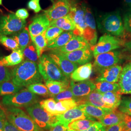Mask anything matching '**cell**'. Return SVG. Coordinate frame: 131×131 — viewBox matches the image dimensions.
I'll list each match as a JSON object with an SVG mask.
<instances>
[{"label": "cell", "instance_id": "d6986e66", "mask_svg": "<svg viewBox=\"0 0 131 131\" xmlns=\"http://www.w3.org/2000/svg\"><path fill=\"white\" fill-rule=\"evenodd\" d=\"M122 68L120 65L113 66L100 71V73L96 81L98 82H106L115 83L118 82Z\"/></svg>", "mask_w": 131, "mask_h": 131}, {"label": "cell", "instance_id": "f546056e", "mask_svg": "<svg viewBox=\"0 0 131 131\" xmlns=\"http://www.w3.org/2000/svg\"><path fill=\"white\" fill-rule=\"evenodd\" d=\"M122 94L119 91L108 92L103 94L104 102L106 103L112 109H116L119 107L122 102Z\"/></svg>", "mask_w": 131, "mask_h": 131}, {"label": "cell", "instance_id": "ac0fdd59", "mask_svg": "<svg viewBox=\"0 0 131 131\" xmlns=\"http://www.w3.org/2000/svg\"><path fill=\"white\" fill-rule=\"evenodd\" d=\"M91 45L82 37L74 36L69 42L63 47L54 49L52 52L57 53H68L85 48H90Z\"/></svg>", "mask_w": 131, "mask_h": 131}, {"label": "cell", "instance_id": "ba28073f", "mask_svg": "<svg viewBox=\"0 0 131 131\" xmlns=\"http://www.w3.org/2000/svg\"><path fill=\"white\" fill-rule=\"evenodd\" d=\"M123 41L116 37L104 35L100 38L98 43L91 47L94 57L99 54L113 51L121 47Z\"/></svg>", "mask_w": 131, "mask_h": 131}, {"label": "cell", "instance_id": "5bb4252c", "mask_svg": "<svg viewBox=\"0 0 131 131\" xmlns=\"http://www.w3.org/2000/svg\"><path fill=\"white\" fill-rule=\"evenodd\" d=\"M57 53L61 54L73 63L82 65L89 63L92 60L93 55L91 48L82 49L68 53Z\"/></svg>", "mask_w": 131, "mask_h": 131}, {"label": "cell", "instance_id": "603a6c76", "mask_svg": "<svg viewBox=\"0 0 131 131\" xmlns=\"http://www.w3.org/2000/svg\"><path fill=\"white\" fill-rule=\"evenodd\" d=\"M78 107L89 116L94 118H97L99 121L113 110L109 108L96 107L89 104H81Z\"/></svg>", "mask_w": 131, "mask_h": 131}, {"label": "cell", "instance_id": "484cf974", "mask_svg": "<svg viewBox=\"0 0 131 131\" xmlns=\"http://www.w3.org/2000/svg\"><path fill=\"white\" fill-rule=\"evenodd\" d=\"M123 113L117 109H114L99 120L103 126H111L122 122Z\"/></svg>", "mask_w": 131, "mask_h": 131}, {"label": "cell", "instance_id": "6f0895ef", "mask_svg": "<svg viewBox=\"0 0 131 131\" xmlns=\"http://www.w3.org/2000/svg\"><path fill=\"white\" fill-rule=\"evenodd\" d=\"M130 60H131V57H130Z\"/></svg>", "mask_w": 131, "mask_h": 131}, {"label": "cell", "instance_id": "db71d44e", "mask_svg": "<svg viewBox=\"0 0 131 131\" xmlns=\"http://www.w3.org/2000/svg\"><path fill=\"white\" fill-rule=\"evenodd\" d=\"M124 46L126 47L128 50H131V39L129 41L124 43Z\"/></svg>", "mask_w": 131, "mask_h": 131}, {"label": "cell", "instance_id": "ee69618b", "mask_svg": "<svg viewBox=\"0 0 131 131\" xmlns=\"http://www.w3.org/2000/svg\"><path fill=\"white\" fill-rule=\"evenodd\" d=\"M39 2L40 0H30L27 4L28 8L36 13L39 12L42 10Z\"/></svg>", "mask_w": 131, "mask_h": 131}, {"label": "cell", "instance_id": "8992f818", "mask_svg": "<svg viewBox=\"0 0 131 131\" xmlns=\"http://www.w3.org/2000/svg\"><path fill=\"white\" fill-rule=\"evenodd\" d=\"M37 96L28 89H23L16 93L6 95L2 100V103L9 107H29L37 103Z\"/></svg>", "mask_w": 131, "mask_h": 131}, {"label": "cell", "instance_id": "ab89813d", "mask_svg": "<svg viewBox=\"0 0 131 131\" xmlns=\"http://www.w3.org/2000/svg\"><path fill=\"white\" fill-rule=\"evenodd\" d=\"M64 32L63 30L56 26H50L45 32V38L48 42L56 39Z\"/></svg>", "mask_w": 131, "mask_h": 131}, {"label": "cell", "instance_id": "9f6ffc18", "mask_svg": "<svg viewBox=\"0 0 131 131\" xmlns=\"http://www.w3.org/2000/svg\"><path fill=\"white\" fill-rule=\"evenodd\" d=\"M2 4V0H0V5Z\"/></svg>", "mask_w": 131, "mask_h": 131}, {"label": "cell", "instance_id": "30bf717a", "mask_svg": "<svg viewBox=\"0 0 131 131\" xmlns=\"http://www.w3.org/2000/svg\"><path fill=\"white\" fill-rule=\"evenodd\" d=\"M85 8V6L84 5H73L69 14L75 24V29L73 31L75 36L82 37L84 33L86 27Z\"/></svg>", "mask_w": 131, "mask_h": 131}, {"label": "cell", "instance_id": "f5cc1de1", "mask_svg": "<svg viewBox=\"0 0 131 131\" xmlns=\"http://www.w3.org/2000/svg\"><path fill=\"white\" fill-rule=\"evenodd\" d=\"M123 129V124L122 122L121 123L111 126L108 127L105 131H122Z\"/></svg>", "mask_w": 131, "mask_h": 131}, {"label": "cell", "instance_id": "e575fe53", "mask_svg": "<svg viewBox=\"0 0 131 131\" xmlns=\"http://www.w3.org/2000/svg\"><path fill=\"white\" fill-rule=\"evenodd\" d=\"M95 122H96L89 119H78L71 122L68 127L70 130L83 131L89 128Z\"/></svg>", "mask_w": 131, "mask_h": 131}, {"label": "cell", "instance_id": "c3c4849f", "mask_svg": "<svg viewBox=\"0 0 131 131\" xmlns=\"http://www.w3.org/2000/svg\"><path fill=\"white\" fill-rule=\"evenodd\" d=\"M16 16L21 20H25L29 17V13L28 11L25 8H21L18 10L16 13Z\"/></svg>", "mask_w": 131, "mask_h": 131}, {"label": "cell", "instance_id": "f907efd6", "mask_svg": "<svg viewBox=\"0 0 131 131\" xmlns=\"http://www.w3.org/2000/svg\"><path fill=\"white\" fill-rule=\"evenodd\" d=\"M69 129L68 127L61 123H57L51 127L49 131H69Z\"/></svg>", "mask_w": 131, "mask_h": 131}, {"label": "cell", "instance_id": "11a10c76", "mask_svg": "<svg viewBox=\"0 0 131 131\" xmlns=\"http://www.w3.org/2000/svg\"><path fill=\"white\" fill-rule=\"evenodd\" d=\"M124 2L127 6L131 10V0H124Z\"/></svg>", "mask_w": 131, "mask_h": 131}, {"label": "cell", "instance_id": "e0dca14e", "mask_svg": "<svg viewBox=\"0 0 131 131\" xmlns=\"http://www.w3.org/2000/svg\"><path fill=\"white\" fill-rule=\"evenodd\" d=\"M70 89L75 99L86 96L96 89L95 83L90 80L82 81L79 83L70 82Z\"/></svg>", "mask_w": 131, "mask_h": 131}, {"label": "cell", "instance_id": "8d00e7d4", "mask_svg": "<svg viewBox=\"0 0 131 131\" xmlns=\"http://www.w3.org/2000/svg\"><path fill=\"white\" fill-rule=\"evenodd\" d=\"M27 89L36 95L44 97L50 96V94L47 86L41 83L31 84L27 86Z\"/></svg>", "mask_w": 131, "mask_h": 131}, {"label": "cell", "instance_id": "94428289", "mask_svg": "<svg viewBox=\"0 0 131 131\" xmlns=\"http://www.w3.org/2000/svg\"><path fill=\"white\" fill-rule=\"evenodd\" d=\"M131 131V130H129V131Z\"/></svg>", "mask_w": 131, "mask_h": 131}, {"label": "cell", "instance_id": "816d5d0a", "mask_svg": "<svg viewBox=\"0 0 131 131\" xmlns=\"http://www.w3.org/2000/svg\"><path fill=\"white\" fill-rule=\"evenodd\" d=\"M3 131H20L6 119Z\"/></svg>", "mask_w": 131, "mask_h": 131}, {"label": "cell", "instance_id": "9c48e42d", "mask_svg": "<svg viewBox=\"0 0 131 131\" xmlns=\"http://www.w3.org/2000/svg\"><path fill=\"white\" fill-rule=\"evenodd\" d=\"M73 5L71 0H57L51 7L44 11V14L52 21L69 14Z\"/></svg>", "mask_w": 131, "mask_h": 131}, {"label": "cell", "instance_id": "74e56055", "mask_svg": "<svg viewBox=\"0 0 131 131\" xmlns=\"http://www.w3.org/2000/svg\"><path fill=\"white\" fill-rule=\"evenodd\" d=\"M56 103L57 102L54 99L50 98L42 100L39 103V104L48 112L56 115Z\"/></svg>", "mask_w": 131, "mask_h": 131}, {"label": "cell", "instance_id": "7bdbcfd3", "mask_svg": "<svg viewBox=\"0 0 131 131\" xmlns=\"http://www.w3.org/2000/svg\"><path fill=\"white\" fill-rule=\"evenodd\" d=\"M53 99L55 100L56 102H58L65 100L75 99V97L71 91L70 86V87L68 89L54 96Z\"/></svg>", "mask_w": 131, "mask_h": 131}, {"label": "cell", "instance_id": "d6a6232c", "mask_svg": "<svg viewBox=\"0 0 131 131\" xmlns=\"http://www.w3.org/2000/svg\"><path fill=\"white\" fill-rule=\"evenodd\" d=\"M23 89V87L18 86L12 82H5L0 84V96L16 93Z\"/></svg>", "mask_w": 131, "mask_h": 131}, {"label": "cell", "instance_id": "681fc988", "mask_svg": "<svg viewBox=\"0 0 131 131\" xmlns=\"http://www.w3.org/2000/svg\"><path fill=\"white\" fill-rule=\"evenodd\" d=\"M6 119L5 110L0 107V130H3L5 122Z\"/></svg>", "mask_w": 131, "mask_h": 131}, {"label": "cell", "instance_id": "bcb514c9", "mask_svg": "<svg viewBox=\"0 0 131 131\" xmlns=\"http://www.w3.org/2000/svg\"><path fill=\"white\" fill-rule=\"evenodd\" d=\"M123 25L125 30L128 33H131V10L124 15Z\"/></svg>", "mask_w": 131, "mask_h": 131}, {"label": "cell", "instance_id": "ffe728a7", "mask_svg": "<svg viewBox=\"0 0 131 131\" xmlns=\"http://www.w3.org/2000/svg\"><path fill=\"white\" fill-rule=\"evenodd\" d=\"M103 97V94L95 89L86 96L77 99V101L79 105L83 104H89L98 107L105 108L111 109L108 105L104 102Z\"/></svg>", "mask_w": 131, "mask_h": 131}, {"label": "cell", "instance_id": "7c38bea8", "mask_svg": "<svg viewBox=\"0 0 131 131\" xmlns=\"http://www.w3.org/2000/svg\"><path fill=\"white\" fill-rule=\"evenodd\" d=\"M85 19L86 27L82 37L89 43L91 46L96 44L97 41V33L96 25L93 15L89 7L85 6Z\"/></svg>", "mask_w": 131, "mask_h": 131}, {"label": "cell", "instance_id": "60d3db41", "mask_svg": "<svg viewBox=\"0 0 131 131\" xmlns=\"http://www.w3.org/2000/svg\"><path fill=\"white\" fill-rule=\"evenodd\" d=\"M118 110L122 112L131 116V97L124 98L122 100Z\"/></svg>", "mask_w": 131, "mask_h": 131}, {"label": "cell", "instance_id": "7dc6e473", "mask_svg": "<svg viewBox=\"0 0 131 131\" xmlns=\"http://www.w3.org/2000/svg\"><path fill=\"white\" fill-rule=\"evenodd\" d=\"M123 129L122 131H127L131 130V116L123 113L122 118Z\"/></svg>", "mask_w": 131, "mask_h": 131}, {"label": "cell", "instance_id": "4fadbf2b", "mask_svg": "<svg viewBox=\"0 0 131 131\" xmlns=\"http://www.w3.org/2000/svg\"><path fill=\"white\" fill-rule=\"evenodd\" d=\"M58 123H61L68 127V125L73 121L78 119H89L95 122L96 119L87 115L79 108H73L66 112L56 115Z\"/></svg>", "mask_w": 131, "mask_h": 131}, {"label": "cell", "instance_id": "b9f144b4", "mask_svg": "<svg viewBox=\"0 0 131 131\" xmlns=\"http://www.w3.org/2000/svg\"><path fill=\"white\" fill-rule=\"evenodd\" d=\"M11 80V71L8 68L0 66V84Z\"/></svg>", "mask_w": 131, "mask_h": 131}, {"label": "cell", "instance_id": "6da1fadb", "mask_svg": "<svg viewBox=\"0 0 131 131\" xmlns=\"http://www.w3.org/2000/svg\"><path fill=\"white\" fill-rule=\"evenodd\" d=\"M43 77L39 72L37 63L26 60L11 71L12 82L21 87L41 83Z\"/></svg>", "mask_w": 131, "mask_h": 131}, {"label": "cell", "instance_id": "d590c367", "mask_svg": "<svg viewBox=\"0 0 131 131\" xmlns=\"http://www.w3.org/2000/svg\"><path fill=\"white\" fill-rule=\"evenodd\" d=\"M23 53L24 57L26 58V60L38 63L39 58L38 56L36 46L32 41L24 50Z\"/></svg>", "mask_w": 131, "mask_h": 131}, {"label": "cell", "instance_id": "44dd1931", "mask_svg": "<svg viewBox=\"0 0 131 131\" xmlns=\"http://www.w3.org/2000/svg\"><path fill=\"white\" fill-rule=\"evenodd\" d=\"M120 86L119 92L123 94H130L131 92V63L124 67L121 73L118 81Z\"/></svg>", "mask_w": 131, "mask_h": 131}, {"label": "cell", "instance_id": "8fae6325", "mask_svg": "<svg viewBox=\"0 0 131 131\" xmlns=\"http://www.w3.org/2000/svg\"><path fill=\"white\" fill-rule=\"evenodd\" d=\"M121 60V53L117 51H111L99 54L95 57L94 66L98 71L117 65Z\"/></svg>", "mask_w": 131, "mask_h": 131}, {"label": "cell", "instance_id": "2e32d148", "mask_svg": "<svg viewBox=\"0 0 131 131\" xmlns=\"http://www.w3.org/2000/svg\"><path fill=\"white\" fill-rule=\"evenodd\" d=\"M50 23L45 14L35 16L28 27L30 36L35 37L45 32L50 27Z\"/></svg>", "mask_w": 131, "mask_h": 131}, {"label": "cell", "instance_id": "cb8c5ba5", "mask_svg": "<svg viewBox=\"0 0 131 131\" xmlns=\"http://www.w3.org/2000/svg\"><path fill=\"white\" fill-rule=\"evenodd\" d=\"M24 58L23 52L20 49L13 51L9 55L0 58V66L6 67L18 65L23 62Z\"/></svg>", "mask_w": 131, "mask_h": 131}, {"label": "cell", "instance_id": "7402d4cb", "mask_svg": "<svg viewBox=\"0 0 131 131\" xmlns=\"http://www.w3.org/2000/svg\"><path fill=\"white\" fill-rule=\"evenodd\" d=\"M93 65L88 63L80 66L70 75V78L74 82H82L89 79L92 74Z\"/></svg>", "mask_w": 131, "mask_h": 131}, {"label": "cell", "instance_id": "4316f807", "mask_svg": "<svg viewBox=\"0 0 131 131\" xmlns=\"http://www.w3.org/2000/svg\"><path fill=\"white\" fill-rule=\"evenodd\" d=\"M74 36L73 31H64L56 39L48 42L47 48L52 50L60 48L67 44Z\"/></svg>", "mask_w": 131, "mask_h": 131}, {"label": "cell", "instance_id": "1f68e13d", "mask_svg": "<svg viewBox=\"0 0 131 131\" xmlns=\"http://www.w3.org/2000/svg\"><path fill=\"white\" fill-rule=\"evenodd\" d=\"M96 89L102 94L108 92L119 91L120 86L118 83H112L106 82H98L95 83Z\"/></svg>", "mask_w": 131, "mask_h": 131}, {"label": "cell", "instance_id": "680465c9", "mask_svg": "<svg viewBox=\"0 0 131 131\" xmlns=\"http://www.w3.org/2000/svg\"><path fill=\"white\" fill-rule=\"evenodd\" d=\"M52 1V2H53V0H51Z\"/></svg>", "mask_w": 131, "mask_h": 131}, {"label": "cell", "instance_id": "277c9868", "mask_svg": "<svg viewBox=\"0 0 131 131\" xmlns=\"http://www.w3.org/2000/svg\"><path fill=\"white\" fill-rule=\"evenodd\" d=\"M29 115L40 131L49 130L52 127L58 123L56 115L47 112L40 105L35 103L26 108Z\"/></svg>", "mask_w": 131, "mask_h": 131}, {"label": "cell", "instance_id": "52a82bcc", "mask_svg": "<svg viewBox=\"0 0 131 131\" xmlns=\"http://www.w3.org/2000/svg\"><path fill=\"white\" fill-rule=\"evenodd\" d=\"M26 23L13 13L3 16L0 18V36L13 35L25 28Z\"/></svg>", "mask_w": 131, "mask_h": 131}, {"label": "cell", "instance_id": "6125c7cd", "mask_svg": "<svg viewBox=\"0 0 131 131\" xmlns=\"http://www.w3.org/2000/svg\"><path fill=\"white\" fill-rule=\"evenodd\" d=\"M130 94H131V93H130Z\"/></svg>", "mask_w": 131, "mask_h": 131}, {"label": "cell", "instance_id": "3957f363", "mask_svg": "<svg viewBox=\"0 0 131 131\" xmlns=\"http://www.w3.org/2000/svg\"><path fill=\"white\" fill-rule=\"evenodd\" d=\"M6 118L20 131H40L30 116L21 109L10 107L5 110Z\"/></svg>", "mask_w": 131, "mask_h": 131}, {"label": "cell", "instance_id": "7a4b0ae2", "mask_svg": "<svg viewBox=\"0 0 131 131\" xmlns=\"http://www.w3.org/2000/svg\"><path fill=\"white\" fill-rule=\"evenodd\" d=\"M98 27L101 31L114 37H122L125 29L119 13L114 12L103 15L98 21Z\"/></svg>", "mask_w": 131, "mask_h": 131}, {"label": "cell", "instance_id": "5b68a950", "mask_svg": "<svg viewBox=\"0 0 131 131\" xmlns=\"http://www.w3.org/2000/svg\"><path fill=\"white\" fill-rule=\"evenodd\" d=\"M38 66L40 73L46 81H69V79L64 75L60 69L48 55L42 54L39 59Z\"/></svg>", "mask_w": 131, "mask_h": 131}, {"label": "cell", "instance_id": "4dcf8cb0", "mask_svg": "<svg viewBox=\"0 0 131 131\" xmlns=\"http://www.w3.org/2000/svg\"><path fill=\"white\" fill-rule=\"evenodd\" d=\"M79 105L77 100L75 99L65 100L58 102L56 104V115L62 114L69 110L77 107Z\"/></svg>", "mask_w": 131, "mask_h": 131}, {"label": "cell", "instance_id": "f6af8a7d", "mask_svg": "<svg viewBox=\"0 0 131 131\" xmlns=\"http://www.w3.org/2000/svg\"><path fill=\"white\" fill-rule=\"evenodd\" d=\"M106 127L103 126V124L100 122H95L93 124L86 130L83 131H74L69 130V131H105Z\"/></svg>", "mask_w": 131, "mask_h": 131}, {"label": "cell", "instance_id": "9a60e30c", "mask_svg": "<svg viewBox=\"0 0 131 131\" xmlns=\"http://www.w3.org/2000/svg\"><path fill=\"white\" fill-rule=\"evenodd\" d=\"M48 56L60 69L64 75L69 79L72 72L78 68V64L69 60L61 54L52 52Z\"/></svg>", "mask_w": 131, "mask_h": 131}, {"label": "cell", "instance_id": "f1b7e54d", "mask_svg": "<svg viewBox=\"0 0 131 131\" xmlns=\"http://www.w3.org/2000/svg\"><path fill=\"white\" fill-rule=\"evenodd\" d=\"M50 26H56L64 31H73L75 28V24L69 14L60 19L51 21Z\"/></svg>", "mask_w": 131, "mask_h": 131}, {"label": "cell", "instance_id": "d4e9b609", "mask_svg": "<svg viewBox=\"0 0 131 131\" xmlns=\"http://www.w3.org/2000/svg\"><path fill=\"white\" fill-rule=\"evenodd\" d=\"M70 82H61L57 81L47 80L45 85L47 86L50 94V96L54 97L57 95L65 91L70 87Z\"/></svg>", "mask_w": 131, "mask_h": 131}, {"label": "cell", "instance_id": "836d02e7", "mask_svg": "<svg viewBox=\"0 0 131 131\" xmlns=\"http://www.w3.org/2000/svg\"><path fill=\"white\" fill-rule=\"evenodd\" d=\"M31 40L34 43L39 58L42 56L43 52L47 47L48 41L45 38V32L36 37H31Z\"/></svg>", "mask_w": 131, "mask_h": 131}, {"label": "cell", "instance_id": "91938a15", "mask_svg": "<svg viewBox=\"0 0 131 131\" xmlns=\"http://www.w3.org/2000/svg\"><path fill=\"white\" fill-rule=\"evenodd\" d=\"M0 131H3V130H0Z\"/></svg>", "mask_w": 131, "mask_h": 131}, {"label": "cell", "instance_id": "83f0119b", "mask_svg": "<svg viewBox=\"0 0 131 131\" xmlns=\"http://www.w3.org/2000/svg\"><path fill=\"white\" fill-rule=\"evenodd\" d=\"M19 45V49L23 52L32 41L28 28H25L12 35V37Z\"/></svg>", "mask_w": 131, "mask_h": 131}, {"label": "cell", "instance_id": "f35d334b", "mask_svg": "<svg viewBox=\"0 0 131 131\" xmlns=\"http://www.w3.org/2000/svg\"><path fill=\"white\" fill-rule=\"evenodd\" d=\"M0 44L12 51L19 49V45L16 40L6 36H0Z\"/></svg>", "mask_w": 131, "mask_h": 131}]
</instances>
